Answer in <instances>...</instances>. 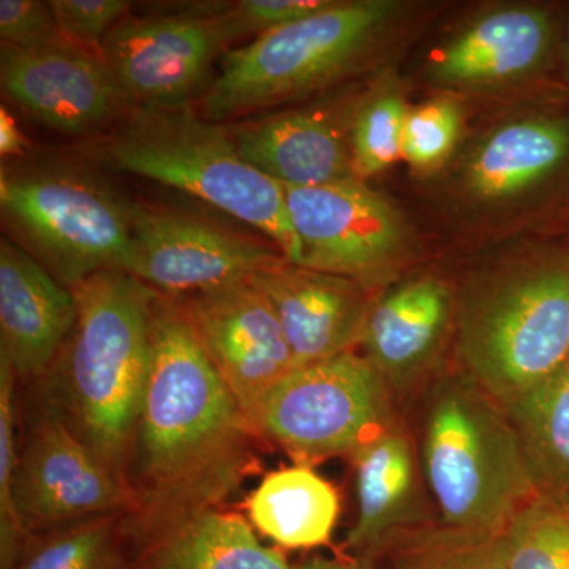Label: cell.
<instances>
[{
    "label": "cell",
    "mask_w": 569,
    "mask_h": 569,
    "mask_svg": "<svg viewBox=\"0 0 569 569\" xmlns=\"http://www.w3.org/2000/svg\"><path fill=\"white\" fill-rule=\"evenodd\" d=\"M17 381L10 359L0 351V569H13L29 537L14 505L20 443L17 438Z\"/></svg>",
    "instance_id": "83f0119b"
},
{
    "label": "cell",
    "mask_w": 569,
    "mask_h": 569,
    "mask_svg": "<svg viewBox=\"0 0 569 569\" xmlns=\"http://www.w3.org/2000/svg\"><path fill=\"white\" fill-rule=\"evenodd\" d=\"M477 387L500 406L569 362V268L550 266L490 295L462 326Z\"/></svg>",
    "instance_id": "ba28073f"
},
{
    "label": "cell",
    "mask_w": 569,
    "mask_h": 569,
    "mask_svg": "<svg viewBox=\"0 0 569 569\" xmlns=\"http://www.w3.org/2000/svg\"><path fill=\"white\" fill-rule=\"evenodd\" d=\"M295 569H372L362 561L312 559L299 565Z\"/></svg>",
    "instance_id": "e575fe53"
},
{
    "label": "cell",
    "mask_w": 569,
    "mask_h": 569,
    "mask_svg": "<svg viewBox=\"0 0 569 569\" xmlns=\"http://www.w3.org/2000/svg\"><path fill=\"white\" fill-rule=\"evenodd\" d=\"M50 6L66 40L97 52L132 9L127 0H51Z\"/></svg>",
    "instance_id": "4dcf8cb0"
},
{
    "label": "cell",
    "mask_w": 569,
    "mask_h": 569,
    "mask_svg": "<svg viewBox=\"0 0 569 569\" xmlns=\"http://www.w3.org/2000/svg\"><path fill=\"white\" fill-rule=\"evenodd\" d=\"M18 458L14 505L29 537L102 516L126 515L130 497L40 389Z\"/></svg>",
    "instance_id": "30bf717a"
},
{
    "label": "cell",
    "mask_w": 569,
    "mask_h": 569,
    "mask_svg": "<svg viewBox=\"0 0 569 569\" xmlns=\"http://www.w3.org/2000/svg\"><path fill=\"white\" fill-rule=\"evenodd\" d=\"M250 520L287 549H310L331 539L340 501L336 489L309 466L266 475L249 498Z\"/></svg>",
    "instance_id": "7402d4cb"
},
{
    "label": "cell",
    "mask_w": 569,
    "mask_h": 569,
    "mask_svg": "<svg viewBox=\"0 0 569 569\" xmlns=\"http://www.w3.org/2000/svg\"><path fill=\"white\" fill-rule=\"evenodd\" d=\"M73 290L9 236L0 239V351L18 380H43L77 323Z\"/></svg>",
    "instance_id": "2e32d148"
},
{
    "label": "cell",
    "mask_w": 569,
    "mask_h": 569,
    "mask_svg": "<svg viewBox=\"0 0 569 569\" xmlns=\"http://www.w3.org/2000/svg\"><path fill=\"white\" fill-rule=\"evenodd\" d=\"M408 111L397 96L370 100L355 116L350 129L351 168L362 181L402 159L403 129Z\"/></svg>",
    "instance_id": "f1b7e54d"
},
{
    "label": "cell",
    "mask_w": 569,
    "mask_h": 569,
    "mask_svg": "<svg viewBox=\"0 0 569 569\" xmlns=\"http://www.w3.org/2000/svg\"><path fill=\"white\" fill-rule=\"evenodd\" d=\"M92 151L107 167L173 187L249 224L290 263H301L282 183L247 162L224 123L192 107L132 108Z\"/></svg>",
    "instance_id": "3957f363"
},
{
    "label": "cell",
    "mask_w": 569,
    "mask_h": 569,
    "mask_svg": "<svg viewBox=\"0 0 569 569\" xmlns=\"http://www.w3.org/2000/svg\"><path fill=\"white\" fill-rule=\"evenodd\" d=\"M396 569H508L507 530L425 531L400 549Z\"/></svg>",
    "instance_id": "484cf974"
},
{
    "label": "cell",
    "mask_w": 569,
    "mask_h": 569,
    "mask_svg": "<svg viewBox=\"0 0 569 569\" xmlns=\"http://www.w3.org/2000/svg\"><path fill=\"white\" fill-rule=\"evenodd\" d=\"M233 43L227 3L126 18L102 44L104 61L133 108L192 107L209 71Z\"/></svg>",
    "instance_id": "9c48e42d"
},
{
    "label": "cell",
    "mask_w": 569,
    "mask_h": 569,
    "mask_svg": "<svg viewBox=\"0 0 569 569\" xmlns=\"http://www.w3.org/2000/svg\"><path fill=\"white\" fill-rule=\"evenodd\" d=\"M224 126L247 162L284 187L355 178L346 127L328 108L280 111Z\"/></svg>",
    "instance_id": "e0dca14e"
},
{
    "label": "cell",
    "mask_w": 569,
    "mask_h": 569,
    "mask_svg": "<svg viewBox=\"0 0 569 569\" xmlns=\"http://www.w3.org/2000/svg\"><path fill=\"white\" fill-rule=\"evenodd\" d=\"M132 242L126 272L168 298L247 282L288 261L279 250L211 219L130 201Z\"/></svg>",
    "instance_id": "8fae6325"
},
{
    "label": "cell",
    "mask_w": 569,
    "mask_h": 569,
    "mask_svg": "<svg viewBox=\"0 0 569 569\" xmlns=\"http://www.w3.org/2000/svg\"><path fill=\"white\" fill-rule=\"evenodd\" d=\"M176 301L250 421L264 397L296 369L268 299L247 280Z\"/></svg>",
    "instance_id": "5bb4252c"
},
{
    "label": "cell",
    "mask_w": 569,
    "mask_h": 569,
    "mask_svg": "<svg viewBox=\"0 0 569 569\" xmlns=\"http://www.w3.org/2000/svg\"><path fill=\"white\" fill-rule=\"evenodd\" d=\"M462 118L458 104L436 100L408 112L402 159L419 170H430L448 159L459 140Z\"/></svg>",
    "instance_id": "f546056e"
},
{
    "label": "cell",
    "mask_w": 569,
    "mask_h": 569,
    "mask_svg": "<svg viewBox=\"0 0 569 569\" xmlns=\"http://www.w3.org/2000/svg\"><path fill=\"white\" fill-rule=\"evenodd\" d=\"M0 209L7 236L67 287L129 264L130 201L82 163L2 167Z\"/></svg>",
    "instance_id": "277c9868"
},
{
    "label": "cell",
    "mask_w": 569,
    "mask_h": 569,
    "mask_svg": "<svg viewBox=\"0 0 569 569\" xmlns=\"http://www.w3.org/2000/svg\"><path fill=\"white\" fill-rule=\"evenodd\" d=\"M395 10L387 0H336L313 17L227 50L198 112L231 123L323 88L353 69Z\"/></svg>",
    "instance_id": "8992f818"
},
{
    "label": "cell",
    "mask_w": 569,
    "mask_h": 569,
    "mask_svg": "<svg viewBox=\"0 0 569 569\" xmlns=\"http://www.w3.org/2000/svg\"><path fill=\"white\" fill-rule=\"evenodd\" d=\"M250 280L279 318L296 367L335 358L361 343L373 306L365 284L290 261Z\"/></svg>",
    "instance_id": "9a60e30c"
},
{
    "label": "cell",
    "mask_w": 569,
    "mask_h": 569,
    "mask_svg": "<svg viewBox=\"0 0 569 569\" xmlns=\"http://www.w3.org/2000/svg\"><path fill=\"white\" fill-rule=\"evenodd\" d=\"M336 0H239L227 3V21L231 39L263 36L284 26L313 17Z\"/></svg>",
    "instance_id": "1f68e13d"
},
{
    "label": "cell",
    "mask_w": 569,
    "mask_h": 569,
    "mask_svg": "<svg viewBox=\"0 0 569 569\" xmlns=\"http://www.w3.org/2000/svg\"><path fill=\"white\" fill-rule=\"evenodd\" d=\"M31 151V141L22 133L9 108L2 104L0 108V156L3 160H20L26 159Z\"/></svg>",
    "instance_id": "836d02e7"
},
{
    "label": "cell",
    "mask_w": 569,
    "mask_h": 569,
    "mask_svg": "<svg viewBox=\"0 0 569 569\" xmlns=\"http://www.w3.org/2000/svg\"><path fill=\"white\" fill-rule=\"evenodd\" d=\"M388 388L369 359L347 351L291 370L254 410L250 427L299 466L353 456L391 427Z\"/></svg>",
    "instance_id": "52a82bcc"
},
{
    "label": "cell",
    "mask_w": 569,
    "mask_h": 569,
    "mask_svg": "<svg viewBox=\"0 0 569 569\" xmlns=\"http://www.w3.org/2000/svg\"><path fill=\"white\" fill-rule=\"evenodd\" d=\"M0 84L33 121L71 137L110 132L132 110L102 52L66 43L2 47Z\"/></svg>",
    "instance_id": "4fadbf2b"
},
{
    "label": "cell",
    "mask_w": 569,
    "mask_h": 569,
    "mask_svg": "<svg viewBox=\"0 0 569 569\" xmlns=\"http://www.w3.org/2000/svg\"><path fill=\"white\" fill-rule=\"evenodd\" d=\"M283 189L301 246L299 266L366 284L400 252L399 213L359 179Z\"/></svg>",
    "instance_id": "7c38bea8"
},
{
    "label": "cell",
    "mask_w": 569,
    "mask_h": 569,
    "mask_svg": "<svg viewBox=\"0 0 569 569\" xmlns=\"http://www.w3.org/2000/svg\"><path fill=\"white\" fill-rule=\"evenodd\" d=\"M356 467L358 518L347 549L366 556L383 546L395 531L426 519L418 460L410 440L389 429L351 456Z\"/></svg>",
    "instance_id": "ac0fdd59"
},
{
    "label": "cell",
    "mask_w": 569,
    "mask_h": 569,
    "mask_svg": "<svg viewBox=\"0 0 569 569\" xmlns=\"http://www.w3.org/2000/svg\"><path fill=\"white\" fill-rule=\"evenodd\" d=\"M123 515L102 516L36 535L13 569H132Z\"/></svg>",
    "instance_id": "d4e9b609"
},
{
    "label": "cell",
    "mask_w": 569,
    "mask_h": 569,
    "mask_svg": "<svg viewBox=\"0 0 569 569\" xmlns=\"http://www.w3.org/2000/svg\"><path fill=\"white\" fill-rule=\"evenodd\" d=\"M501 407L539 496L569 500V362Z\"/></svg>",
    "instance_id": "cb8c5ba5"
},
{
    "label": "cell",
    "mask_w": 569,
    "mask_h": 569,
    "mask_svg": "<svg viewBox=\"0 0 569 569\" xmlns=\"http://www.w3.org/2000/svg\"><path fill=\"white\" fill-rule=\"evenodd\" d=\"M71 290L77 323L58 361L37 385L126 486L151 370L153 306L160 293L126 271L97 272Z\"/></svg>",
    "instance_id": "7a4b0ae2"
},
{
    "label": "cell",
    "mask_w": 569,
    "mask_h": 569,
    "mask_svg": "<svg viewBox=\"0 0 569 569\" xmlns=\"http://www.w3.org/2000/svg\"><path fill=\"white\" fill-rule=\"evenodd\" d=\"M569 162V119L537 118L497 130L467 170L471 192L505 200L548 181Z\"/></svg>",
    "instance_id": "44dd1931"
},
{
    "label": "cell",
    "mask_w": 569,
    "mask_h": 569,
    "mask_svg": "<svg viewBox=\"0 0 569 569\" xmlns=\"http://www.w3.org/2000/svg\"><path fill=\"white\" fill-rule=\"evenodd\" d=\"M254 438L181 306L159 295L151 370L126 471L123 529L132 560L233 497L257 466Z\"/></svg>",
    "instance_id": "6da1fadb"
},
{
    "label": "cell",
    "mask_w": 569,
    "mask_h": 569,
    "mask_svg": "<svg viewBox=\"0 0 569 569\" xmlns=\"http://www.w3.org/2000/svg\"><path fill=\"white\" fill-rule=\"evenodd\" d=\"M132 569H295L239 516L211 509L133 557Z\"/></svg>",
    "instance_id": "603a6c76"
},
{
    "label": "cell",
    "mask_w": 569,
    "mask_h": 569,
    "mask_svg": "<svg viewBox=\"0 0 569 569\" xmlns=\"http://www.w3.org/2000/svg\"><path fill=\"white\" fill-rule=\"evenodd\" d=\"M508 569H569V500L539 496L507 529Z\"/></svg>",
    "instance_id": "4316f807"
},
{
    "label": "cell",
    "mask_w": 569,
    "mask_h": 569,
    "mask_svg": "<svg viewBox=\"0 0 569 569\" xmlns=\"http://www.w3.org/2000/svg\"><path fill=\"white\" fill-rule=\"evenodd\" d=\"M2 47L18 50L66 43L50 2L43 0H0Z\"/></svg>",
    "instance_id": "d6a6232c"
},
{
    "label": "cell",
    "mask_w": 569,
    "mask_h": 569,
    "mask_svg": "<svg viewBox=\"0 0 569 569\" xmlns=\"http://www.w3.org/2000/svg\"><path fill=\"white\" fill-rule=\"evenodd\" d=\"M449 302L447 287L436 279L413 280L373 302L361 346L388 385L400 389L429 365L447 328Z\"/></svg>",
    "instance_id": "d6986e66"
},
{
    "label": "cell",
    "mask_w": 569,
    "mask_h": 569,
    "mask_svg": "<svg viewBox=\"0 0 569 569\" xmlns=\"http://www.w3.org/2000/svg\"><path fill=\"white\" fill-rule=\"evenodd\" d=\"M421 470L452 529L507 530L539 497L507 415L470 385L441 389L430 408Z\"/></svg>",
    "instance_id": "5b68a950"
},
{
    "label": "cell",
    "mask_w": 569,
    "mask_h": 569,
    "mask_svg": "<svg viewBox=\"0 0 569 569\" xmlns=\"http://www.w3.org/2000/svg\"><path fill=\"white\" fill-rule=\"evenodd\" d=\"M565 58H567V70H568V74H569V40H568L567 52H565Z\"/></svg>",
    "instance_id": "d590c367"
},
{
    "label": "cell",
    "mask_w": 569,
    "mask_h": 569,
    "mask_svg": "<svg viewBox=\"0 0 569 569\" xmlns=\"http://www.w3.org/2000/svg\"><path fill=\"white\" fill-rule=\"evenodd\" d=\"M548 11L509 9L482 18L437 59V77L451 84H485L538 69L552 44Z\"/></svg>",
    "instance_id": "ffe728a7"
}]
</instances>
